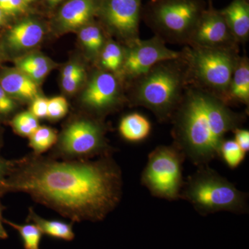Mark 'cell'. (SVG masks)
<instances>
[{
	"instance_id": "6da1fadb",
	"label": "cell",
	"mask_w": 249,
	"mask_h": 249,
	"mask_svg": "<svg viewBox=\"0 0 249 249\" xmlns=\"http://www.w3.org/2000/svg\"><path fill=\"white\" fill-rule=\"evenodd\" d=\"M75 222L102 220L120 202L122 174L110 157L96 160L58 161L38 155L19 160L1 184Z\"/></svg>"
},
{
	"instance_id": "7a4b0ae2",
	"label": "cell",
	"mask_w": 249,
	"mask_h": 249,
	"mask_svg": "<svg viewBox=\"0 0 249 249\" xmlns=\"http://www.w3.org/2000/svg\"><path fill=\"white\" fill-rule=\"evenodd\" d=\"M245 121L217 96L188 85L170 120L173 144L196 166L207 165L219 157L225 136Z\"/></svg>"
},
{
	"instance_id": "3957f363",
	"label": "cell",
	"mask_w": 249,
	"mask_h": 249,
	"mask_svg": "<svg viewBox=\"0 0 249 249\" xmlns=\"http://www.w3.org/2000/svg\"><path fill=\"white\" fill-rule=\"evenodd\" d=\"M130 84L133 106L149 109L160 122L170 121L188 86L186 65L181 57L160 62Z\"/></svg>"
},
{
	"instance_id": "277c9868",
	"label": "cell",
	"mask_w": 249,
	"mask_h": 249,
	"mask_svg": "<svg viewBox=\"0 0 249 249\" xmlns=\"http://www.w3.org/2000/svg\"><path fill=\"white\" fill-rule=\"evenodd\" d=\"M181 199L204 215L222 211L240 214L249 211L248 194L208 165L198 167L184 181Z\"/></svg>"
},
{
	"instance_id": "5b68a950",
	"label": "cell",
	"mask_w": 249,
	"mask_h": 249,
	"mask_svg": "<svg viewBox=\"0 0 249 249\" xmlns=\"http://www.w3.org/2000/svg\"><path fill=\"white\" fill-rule=\"evenodd\" d=\"M239 49L186 45L181 52L188 85L217 96L224 102L238 60Z\"/></svg>"
},
{
	"instance_id": "8992f818",
	"label": "cell",
	"mask_w": 249,
	"mask_h": 249,
	"mask_svg": "<svg viewBox=\"0 0 249 249\" xmlns=\"http://www.w3.org/2000/svg\"><path fill=\"white\" fill-rule=\"evenodd\" d=\"M182 152L174 144L160 145L149 154L141 182L152 196L168 201L181 199L184 181Z\"/></svg>"
},
{
	"instance_id": "52a82bcc",
	"label": "cell",
	"mask_w": 249,
	"mask_h": 249,
	"mask_svg": "<svg viewBox=\"0 0 249 249\" xmlns=\"http://www.w3.org/2000/svg\"><path fill=\"white\" fill-rule=\"evenodd\" d=\"M204 10L198 0H158L148 22L155 36L165 43L187 45Z\"/></svg>"
},
{
	"instance_id": "ba28073f",
	"label": "cell",
	"mask_w": 249,
	"mask_h": 249,
	"mask_svg": "<svg viewBox=\"0 0 249 249\" xmlns=\"http://www.w3.org/2000/svg\"><path fill=\"white\" fill-rule=\"evenodd\" d=\"M104 126L93 119H80L69 124L58 141L59 150L71 157L109 155Z\"/></svg>"
},
{
	"instance_id": "9c48e42d",
	"label": "cell",
	"mask_w": 249,
	"mask_h": 249,
	"mask_svg": "<svg viewBox=\"0 0 249 249\" xmlns=\"http://www.w3.org/2000/svg\"><path fill=\"white\" fill-rule=\"evenodd\" d=\"M180 57L181 52L168 48L164 41L157 36L147 40L139 39L131 45L124 46V64L119 78L130 83L157 64Z\"/></svg>"
},
{
	"instance_id": "30bf717a",
	"label": "cell",
	"mask_w": 249,
	"mask_h": 249,
	"mask_svg": "<svg viewBox=\"0 0 249 249\" xmlns=\"http://www.w3.org/2000/svg\"><path fill=\"white\" fill-rule=\"evenodd\" d=\"M142 0H99L98 14L111 36L124 46L140 39Z\"/></svg>"
},
{
	"instance_id": "8fae6325",
	"label": "cell",
	"mask_w": 249,
	"mask_h": 249,
	"mask_svg": "<svg viewBox=\"0 0 249 249\" xmlns=\"http://www.w3.org/2000/svg\"><path fill=\"white\" fill-rule=\"evenodd\" d=\"M121 78L111 72L100 70L88 80L81 95V102L89 111L104 115L123 103Z\"/></svg>"
},
{
	"instance_id": "7c38bea8",
	"label": "cell",
	"mask_w": 249,
	"mask_h": 249,
	"mask_svg": "<svg viewBox=\"0 0 249 249\" xmlns=\"http://www.w3.org/2000/svg\"><path fill=\"white\" fill-rule=\"evenodd\" d=\"M205 48L239 49L220 11L204 10L188 45Z\"/></svg>"
},
{
	"instance_id": "4fadbf2b",
	"label": "cell",
	"mask_w": 249,
	"mask_h": 249,
	"mask_svg": "<svg viewBox=\"0 0 249 249\" xmlns=\"http://www.w3.org/2000/svg\"><path fill=\"white\" fill-rule=\"evenodd\" d=\"M99 0H69L60 8L55 19L58 32L79 30L98 14Z\"/></svg>"
},
{
	"instance_id": "5bb4252c",
	"label": "cell",
	"mask_w": 249,
	"mask_h": 249,
	"mask_svg": "<svg viewBox=\"0 0 249 249\" xmlns=\"http://www.w3.org/2000/svg\"><path fill=\"white\" fill-rule=\"evenodd\" d=\"M44 34L45 31L40 22L35 19H24L8 31L6 45L11 52L24 53L38 45Z\"/></svg>"
},
{
	"instance_id": "9a60e30c",
	"label": "cell",
	"mask_w": 249,
	"mask_h": 249,
	"mask_svg": "<svg viewBox=\"0 0 249 249\" xmlns=\"http://www.w3.org/2000/svg\"><path fill=\"white\" fill-rule=\"evenodd\" d=\"M0 86L14 99L32 101L39 96L38 85L18 69H7L0 74Z\"/></svg>"
},
{
	"instance_id": "2e32d148",
	"label": "cell",
	"mask_w": 249,
	"mask_h": 249,
	"mask_svg": "<svg viewBox=\"0 0 249 249\" xmlns=\"http://www.w3.org/2000/svg\"><path fill=\"white\" fill-rule=\"evenodd\" d=\"M220 11L229 30L238 44L245 43L249 38V4L247 0H232Z\"/></svg>"
},
{
	"instance_id": "e0dca14e",
	"label": "cell",
	"mask_w": 249,
	"mask_h": 249,
	"mask_svg": "<svg viewBox=\"0 0 249 249\" xmlns=\"http://www.w3.org/2000/svg\"><path fill=\"white\" fill-rule=\"evenodd\" d=\"M224 103L232 105H249V60L248 57H239Z\"/></svg>"
},
{
	"instance_id": "ac0fdd59",
	"label": "cell",
	"mask_w": 249,
	"mask_h": 249,
	"mask_svg": "<svg viewBox=\"0 0 249 249\" xmlns=\"http://www.w3.org/2000/svg\"><path fill=\"white\" fill-rule=\"evenodd\" d=\"M150 120L139 113L127 114L121 119L119 131L121 137L129 142H139L146 139L151 133Z\"/></svg>"
},
{
	"instance_id": "d6986e66",
	"label": "cell",
	"mask_w": 249,
	"mask_h": 249,
	"mask_svg": "<svg viewBox=\"0 0 249 249\" xmlns=\"http://www.w3.org/2000/svg\"><path fill=\"white\" fill-rule=\"evenodd\" d=\"M16 69L27 75L37 85L45 79L53 67L50 59L39 53L28 54L18 58Z\"/></svg>"
},
{
	"instance_id": "ffe728a7",
	"label": "cell",
	"mask_w": 249,
	"mask_h": 249,
	"mask_svg": "<svg viewBox=\"0 0 249 249\" xmlns=\"http://www.w3.org/2000/svg\"><path fill=\"white\" fill-rule=\"evenodd\" d=\"M101 70L120 76L124 60V46L107 39L97 58Z\"/></svg>"
},
{
	"instance_id": "44dd1931",
	"label": "cell",
	"mask_w": 249,
	"mask_h": 249,
	"mask_svg": "<svg viewBox=\"0 0 249 249\" xmlns=\"http://www.w3.org/2000/svg\"><path fill=\"white\" fill-rule=\"evenodd\" d=\"M29 219L37 226L42 234L66 241L74 238L71 224L61 221L44 219L37 215L32 209L29 210Z\"/></svg>"
},
{
	"instance_id": "7402d4cb",
	"label": "cell",
	"mask_w": 249,
	"mask_h": 249,
	"mask_svg": "<svg viewBox=\"0 0 249 249\" xmlns=\"http://www.w3.org/2000/svg\"><path fill=\"white\" fill-rule=\"evenodd\" d=\"M79 39L88 56L96 60L107 40L101 28L91 23L80 29Z\"/></svg>"
},
{
	"instance_id": "603a6c76",
	"label": "cell",
	"mask_w": 249,
	"mask_h": 249,
	"mask_svg": "<svg viewBox=\"0 0 249 249\" xmlns=\"http://www.w3.org/2000/svg\"><path fill=\"white\" fill-rule=\"evenodd\" d=\"M86 71L83 65L71 62L64 67L61 74V84L65 92L73 93L84 83Z\"/></svg>"
},
{
	"instance_id": "cb8c5ba5",
	"label": "cell",
	"mask_w": 249,
	"mask_h": 249,
	"mask_svg": "<svg viewBox=\"0 0 249 249\" xmlns=\"http://www.w3.org/2000/svg\"><path fill=\"white\" fill-rule=\"evenodd\" d=\"M57 141L58 136L54 129L47 126H39L29 137V145L36 155H39L50 149Z\"/></svg>"
},
{
	"instance_id": "d4e9b609",
	"label": "cell",
	"mask_w": 249,
	"mask_h": 249,
	"mask_svg": "<svg viewBox=\"0 0 249 249\" xmlns=\"http://www.w3.org/2000/svg\"><path fill=\"white\" fill-rule=\"evenodd\" d=\"M247 153L231 139H224L219 149V157L231 169H235L245 160Z\"/></svg>"
},
{
	"instance_id": "484cf974",
	"label": "cell",
	"mask_w": 249,
	"mask_h": 249,
	"mask_svg": "<svg viewBox=\"0 0 249 249\" xmlns=\"http://www.w3.org/2000/svg\"><path fill=\"white\" fill-rule=\"evenodd\" d=\"M4 222L19 232L24 242V249H39L42 233L37 226L34 224L20 225L6 219Z\"/></svg>"
},
{
	"instance_id": "4316f807",
	"label": "cell",
	"mask_w": 249,
	"mask_h": 249,
	"mask_svg": "<svg viewBox=\"0 0 249 249\" xmlns=\"http://www.w3.org/2000/svg\"><path fill=\"white\" fill-rule=\"evenodd\" d=\"M13 128L19 135L29 137L38 128V119L30 111H24L17 114L11 121Z\"/></svg>"
},
{
	"instance_id": "83f0119b",
	"label": "cell",
	"mask_w": 249,
	"mask_h": 249,
	"mask_svg": "<svg viewBox=\"0 0 249 249\" xmlns=\"http://www.w3.org/2000/svg\"><path fill=\"white\" fill-rule=\"evenodd\" d=\"M69 106L66 98L63 96H55L48 99L47 117L50 120L62 119L68 112Z\"/></svg>"
},
{
	"instance_id": "f1b7e54d",
	"label": "cell",
	"mask_w": 249,
	"mask_h": 249,
	"mask_svg": "<svg viewBox=\"0 0 249 249\" xmlns=\"http://www.w3.org/2000/svg\"><path fill=\"white\" fill-rule=\"evenodd\" d=\"M27 4L22 0H0V9L5 16H16L27 11Z\"/></svg>"
},
{
	"instance_id": "f546056e",
	"label": "cell",
	"mask_w": 249,
	"mask_h": 249,
	"mask_svg": "<svg viewBox=\"0 0 249 249\" xmlns=\"http://www.w3.org/2000/svg\"><path fill=\"white\" fill-rule=\"evenodd\" d=\"M47 107L48 99L38 96L31 101L29 111L37 119H44L47 117Z\"/></svg>"
},
{
	"instance_id": "4dcf8cb0",
	"label": "cell",
	"mask_w": 249,
	"mask_h": 249,
	"mask_svg": "<svg viewBox=\"0 0 249 249\" xmlns=\"http://www.w3.org/2000/svg\"><path fill=\"white\" fill-rule=\"evenodd\" d=\"M16 107L14 99L0 86V114L6 115L13 112Z\"/></svg>"
},
{
	"instance_id": "1f68e13d",
	"label": "cell",
	"mask_w": 249,
	"mask_h": 249,
	"mask_svg": "<svg viewBox=\"0 0 249 249\" xmlns=\"http://www.w3.org/2000/svg\"><path fill=\"white\" fill-rule=\"evenodd\" d=\"M234 134V141L237 142V145L247 153L249 151V131L248 129L238 128L232 131Z\"/></svg>"
},
{
	"instance_id": "d6a6232c",
	"label": "cell",
	"mask_w": 249,
	"mask_h": 249,
	"mask_svg": "<svg viewBox=\"0 0 249 249\" xmlns=\"http://www.w3.org/2000/svg\"><path fill=\"white\" fill-rule=\"evenodd\" d=\"M11 167L7 162L0 159V185L2 184V183L4 182L5 175L9 171Z\"/></svg>"
},
{
	"instance_id": "836d02e7",
	"label": "cell",
	"mask_w": 249,
	"mask_h": 249,
	"mask_svg": "<svg viewBox=\"0 0 249 249\" xmlns=\"http://www.w3.org/2000/svg\"><path fill=\"white\" fill-rule=\"evenodd\" d=\"M8 237L7 232L2 225V217H1V209L0 206V240H4Z\"/></svg>"
},
{
	"instance_id": "e575fe53",
	"label": "cell",
	"mask_w": 249,
	"mask_h": 249,
	"mask_svg": "<svg viewBox=\"0 0 249 249\" xmlns=\"http://www.w3.org/2000/svg\"><path fill=\"white\" fill-rule=\"evenodd\" d=\"M47 1L51 6H55V5L58 4V3L62 1L61 0H47Z\"/></svg>"
},
{
	"instance_id": "d590c367",
	"label": "cell",
	"mask_w": 249,
	"mask_h": 249,
	"mask_svg": "<svg viewBox=\"0 0 249 249\" xmlns=\"http://www.w3.org/2000/svg\"><path fill=\"white\" fill-rule=\"evenodd\" d=\"M5 16H5L4 13H3L2 11L0 9V26L4 23Z\"/></svg>"
},
{
	"instance_id": "8d00e7d4",
	"label": "cell",
	"mask_w": 249,
	"mask_h": 249,
	"mask_svg": "<svg viewBox=\"0 0 249 249\" xmlns=\"http://www.w3.org/2000/svg\"><path fill=\"white\" fill-rule=\"evenodd\" d=\"M23 2L25 3L26 4H29V3L32 2V0H22Z\"/></svg>"
},
{
	"instance_id": "74e56055",
	"label": "cell",
	"mask_w": 249,
	"mask_h": 249,
	"mask_svg": "<svg viewBox=\"0 0 249 249\" xmlns=\"http://www.w3.org/2000/svg\"><path fill=\"white\" fill-rule=\"evenodd\" d=\"M35 1V0H32V1Z\"/></svg>"
},
{
	"instance_id": "f35d334b",
	"label": "cell",
	"mask_w": 249,
	"mask_h": 249,
	"mask_svg": "<svg viewBox=\"0 0 249 249\" xmlns=\"http://www.w3.org/2000/svg\"><path fill=\"white\" fill-rule=\"evenodd\" d=\"M61 1H62V0H61Z\"/></svg>"
}]
</instances>
